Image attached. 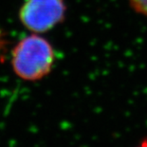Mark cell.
<instances>
[{
  "label": "cell",
  "instance_id": "obj_1",
  "mask_svg": "<svg viewBox=\"0 0 147 147\" xmlns=\"http://www.w3.org/2000/svg\"><path fill=\"white\" fill-rule=\"evenodd\" d=\"M55 51L51 43L37 34L24 37L11 52V67L22 80L37 81L51 73Z\"/></svg>",
  "mask_w": 147,
  "mask_h": 147
},
{
  "label": "cell",
  "instance_id": "obj_2",
  "mask_svg": "<svg viewBox=\"0 0 147 147\" xmlns=\"http://www.w3.org/2000/svg\"><path fill=\"white\" fill-rule=\"evenodd\" d=\"M64 0H26L19 11L22 25L35 33L49 32L65 19Z\"/></svg>",
  "mask_w": 147,
  "mask_h": 147
},
{
  "label": "cell",
  "instance_id": "obj_3",
  "mask_svg": "<svg viewBox=\"0 0 147 147\" xmlns=\"http://www.w3.org/2000/svg\"><path fill=\"white\" fill-rule=\"evenodd\" d=\"M130 4L138 12L147 15V0H129Z\"/></svg>",
  "mask_w": 147,
  "mask_h": 147
},
{
  "label": "cell",
  "instance_id": "obj_4",
  "mask_svg": "<svg viewBox=\"0 0 147 147\" xmlns=\"http://www.w3.org/2000/svg\"><path fill=\"white\" fill-rule=\"evenodd\" d=\"M139 147H147V140H145L144 142H142V143Z\"/></svg>",
  "mask_w": 147,
  "mask_h": 147
},
{
  "label": "cell",
  "instance_id": "obj_5",
  "mask_svg": "<svg viewBox=\"0 0 147 147\" xmlns=\"http://www.w3.org/2000/svg\"><path fill=\"white\" fill-rule=\"evenodd\" d=\"M2 40H1V36H0V47H1V45H2Z\"/></svg>",
  "mask_w": 147,
  "mask_h": 147
}]
</instances>
